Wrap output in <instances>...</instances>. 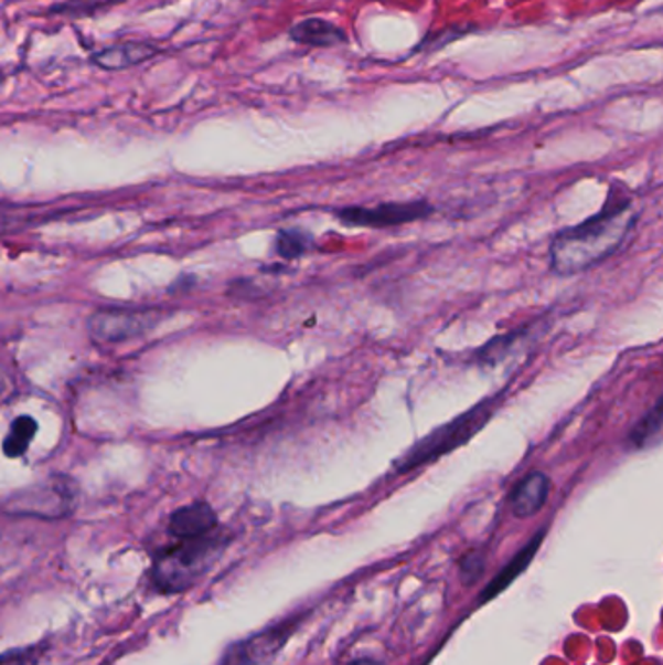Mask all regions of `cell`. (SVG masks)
<instances>
[{"instance_id": "19", "label": "cell", "mask_w": 663, "mask_h": 665, "mask_svg": "<svg viewBox=\"0 0 663 665\" xmlns=\"http://www.w3.org/2000/svg\"><path fill=\"white\" fill-rule=\"evenodd\" d=\"M351 665H377L376 662H374V659H368V657H362V659H356V662H353V664Z\"/></svg>"}, {"instance_id": "6", "label": "cell", "mask_w": 663, "mask_h": 665, "mask_svg": "<svg viewBox=\"0 0 663 665\" xmlns=\"http://www.w3.org/2000/svg\"><path fill=\"white\" fill-rule=\"evenodd\" d=\"M435 212V207L426 201L409 203H385L377 207H346L336 211V217L349 226L389 228L425 220Z\"/></svg>"}, {"instance_id": "1", "label": "cell", "mask_w": 663, "mask_h": 665, "mask_svg": "<svg viewBox=\"0 0 663 665\" xmlns=\"http://www.w3.org/2000/svg\"><path fill=\"white\" fill-rule=\"evenodd\" d=\"M639 219L632 199L617 197L607 201L603 211L580 224L558 232L549 247L550 271L555 275H578L611 257L624 244Z\"/></svg>"}, {"instance_id": "11", "label": "cell", "mask_w": 663, "mask_h": 665, "mask_svg": "<svg viewBox=\"0 0 663 665\" xmlns=\"http://www.w3.org/2000/svg\"><path fill=\"white\" fill-rule=\"evenodd\" d=\"M543 539H545V529H541L539 534H535V536L530 539V543H525L524 549L517 551L516 557L510 560L509 564L500 570L491 584L484 588V592L481 593V601L496 598V595H499L500 592H504V590H506L522 572H525V568L532 564L535 552L539 551Z\"/></svg>"}, {"instance_id": "2", "label": "cell", "mask_w": 663, "mask_h": 665, "mask_svg": "<svg viewBox=\"0 0 663 665\" xmlns=\"http://www.w3.org/2000/svg\"><path fill=\"white\" fill-rule=\"evenodd\" d=\"M180 541L181 543L158 552L152 564L150 577L156 588L162 592H185L205 574L226 545L216 531L211 536Z\"/></svg>"}, {"instance_id": "17", "label": "cell", "mask_w": 663, "mask_h": 665, "mask_svg": "<svg viewBox=\"0 0 663 665\" xmlns=\"http://www.w3.org/2000/svg\"><path fill=\"white\" fill-rule=\"evenodd\" d=\"M481 570H483V559L477 557V555H467L466 559L461 560V572L463 574H471L475 572V577H481Z\"/></svg>"}, {"instance_id": "3", "label": "cell", "mask_w": 663, "mask_h": 665, "mask_svg": "<svg viewBox=\"0 0 663 665\" xmlns=\"http://www.w3.org/2000/svg\"><path fill=\"white\" fill-rule=\"evenodd\" d=\"M499 401L500 398L483 399L481 403H477L466 413L459 414L453 421L446 422L425 439L418 440L415 446L407 450L395 462V471L402 473V475L403 473H409V471L417 469L426 463L435 462L438 457L450 454L453 450L467 444L475 434L483 431L486 422L491 421Z\"/></svg>"}, {"instance_id": "18", "label": "cell", "mask_w": 663, "mask_h": 665, "mask_svg": "<svg viewBox=\"0 0 663 665\" xmlns=\"http://www.w3.org/2000/svg\"><path fill=\"white\" fill-rule=\"evenodd\" d=\"M2 665H25L22 652H17V654H7L4 659H2Z\"/></svg>"}, {"instance_id": "16", "label": "cell", "mask_w": 663, "mask_h": 665, "mask_svg": "<svg viewBox=\"0 0 663 665\" xmlns=\"http://www.w3.org/2000/svg\"><path fill=\"white\" fill-rule=\"evenodd\" d=\"M524 331L509 332V335H502V337H496V339H492L486 347L479 350V362H484V365H491V362H496L500 358H504V355L509 352L510 347L517 341V339H522L524 337Z\"/></svg>"}, {"instance_id": "4", "label": "cell", "mask_w": 663, "mask_h": 665, "mask_svg": "<svg viewBox=\"0 0 663 665\" xmlns=\"http://www.w3.org/2000/svg\"><path fill=\"white\" fill-rule=\"evenodd\" d=\"M74 487L65 477H51L40 485L24 488L14 493L7 508L12 514H25V516H42V518H61L73 510Z\"/></svg>"}, {"instance_id": "14", "label": "cell", "mask_w": 663, "mask_h": 665, "mask_svg": "<svg viewBox=\"0 0 663 665\" xmlns=\"http://www.w3.org/2000/svg\"><path fill=\"white\" fill-rule=\"evenodd\" d=\"M38 432V422L33 421L32 416H18L17 421L12 422L10 432L4 439V455L7 457H22L30 447L33 436Z\"/></svg>"}, {"instance_id": "13", "label": "cell", "mask_w": 663, "mask_h": 665, "mask_svg": "<svg viewBox=\"0 0 663 665\" xmlns=\"http://www.w3.org/2000/svg\"><path fill=\"white\" fill-rule=\"evenodd\" d=\"M627 444L632 450H652L663 444V395L629 432Z\"/></svg>"}, {"instance_id": "15", "label": "cell", "mask_w": 663, "mask_h": 665, "mask_svg": "<svg viewBox=\"0 0 663 665\" xmlns=\"http://www.w3.org/2000/svg\"><path fill=\"white\" fill-rule=\"evenodd\" d=\"M311 238L300 230H285L277 235V253L285 260H295L310 250Z\"/></svg>"}, {"instance_id": "12", "label": "cell", "mask_w": 663, "mask_h": 665, "mask_svg": "<svg viewBox=\"0 0 663 665\" xmlns=\"http://www.w3.org/2000/svg\"><path fill=\"white\" fill-rule=\"evenodd\" d=\"M290 38L311 48H335L346 41L341 28L321 18H308L290 30Z\"/></svg>"}, {"instance_id": "9", "label": "cell", "mask_w": 663, "mask_h": 665, "mask_svg": "<svg viewBox=\"0 0 663 665\" xmlns=\"http://www.w3.org/2000/svg\"><path fill=\"white\" fill-rule=\"evenodd\" d=\"M218 518L211 504L193 503L181 506L170 516V534L178 539H197L216 531Z\"/></svg>"}, {"instance_id": "5", "label": "cell", "mask_w": 663, "mask_h": 665, "mask_svg": "<svg viewBox=\"0 0 663 665\" xmlns=\"http://www.w3.org/2000/svg\"><path fill=\"white\" fill-rule=\"evenodd\" d=\"M156 321L158 314L148 309L107 308L99 309L90 317L88 329L94 341L114 345L145 335L154 327Z\"/></svg>"}, {"instance_id": "10", "label": "cell", "mask_w": 663, "mask_h": 665, "mask_svg": "<svg viewBox=\"0 0 663 665\" xmlns=\"http://www.w3.org/2000/svg\"><path fill=\"white\" fill-rule=\"evenodd\" d=\"M154 55H158V48H154V45L140 43V41H129V43H121V45H115V48H107V50L94 53L92 63L98 65L99 68H104V71H124L129 66L145 63Z\"/></svg>"}, {"instance_id": "7", "label": "cell", "mask_w": 663, "mask_h": 665, "mask_svg": "<svg viewBox=\"0 0 663 665\" xmlns=\"http://www.w3.org/2000/svg\"><path fill=\"white\" fill-rule=\"evenodd\" d=\"M296 621L290 619L279 625L270 626L263 633L249 636L246 641L238 642L236 646L226 652L221 665H261L279 654V650L287 644L288 636L295 631Z\"/></svg>"}, {"instance_id": "8", "label": "cell", "mask_w": 663, "mask_h": 665, "mask_svg": "<svg viewBox=\"0 0 663 665\" xmlns=\"http://www.w3.org/2000/svg\"><path fill=\"white\" fill-rule=\"evenodd\" d=\"M550 495V479L543 471H532L510 495V508L516 518H532L543 510Z\"/></svg>"}]
</instances>
